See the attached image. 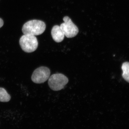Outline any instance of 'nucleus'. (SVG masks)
<instances>
[{"label": "nucleus", "mask_w": 129, "mask_h": 129, "mask_svg": "<svg viewBox=\"0 0 129 129\" xmlns=\"http://www.w3.org/2000/svg\"><path fill=\"white\" fill-rule=\"evenodd\" d=\"M51 33L52 39L56 42L59 43L64 39V35L59 25H54L52 29Z\"/></svg>", "instance_id": "obj_6"}, {"label": "nucleus", "mask_w": 129, "mask_h": 129, "mask_svg": "<svg viewBox=\"0 0 129 129\" xmlns=\"http://www.w3.org/2000/svg\"><path fill=\"white\" fill-rule=\"evenodd\" d=\"M19 44L24 51L27 53H31L37 49L38 42L35 36L24 35L20 38Z\"/></svg>", "instance_id": "obj_2"}, {"label": "nucleus", "mask_w": 129, "mask_h": 129, "mask_svg": "<svg viewBox=\"0 0 129 129\" xmlns=\"http://www.w3.org/2000/svg\"><path fill=\"white\" fill-rule=\"evenodd\" d=\"M50 73V70L47 67H39L33 72L31 79L36 84L44 83L49 79Z\"/></svg>", "instance_id": "obj_5"}, {"label": "nucleus", "mask_w": 129, "mask_h": 129, "mask_svg": "<svg viewBox=\"0 0 129 129\" xmlns=\"http://www.w3.org/2000/svg\"><path fill=\"white\" fill-rule=\"evenodd\" d=\"M122 69L123 71L122 77L125 80L129 83V62H124L122 65Z\"/></svg>", "instance_id": "obj_7"}, {"label": "nucleus", "mask_w": 129, "mask_h": 129, "mask_svg": "<svg viewBox=\"0 0 129 129\" xmlns=\"http://www.w3.org/2000/svg\"><path fill=\"white\" fill-rule=\"evenodd\" d=\"M11 96L4 88H0V102H7L11 99Z\"/></svg>", "instance_id": "obj_8"}, {"label": "nucleus", "mask_w": 129, "mask_h": 129, "mask_svg": "<svg viewBox=\"0 0 129 129\" xmlns=\"http://www.w3.org/2000/svg\"><path fill=\"white\" fill-rule=\"evenodd\" d=\"M64 22L60 25L64 36L67 38H71L75 37L79 32V29L72 22V19L68 16H65L63 18Z\"/></svg>", "instance_id": "obj_4"}, {"label": "nucleus", "mask_w": 129, "mask_h": 129, "mask_svg": "<svg viewBox=\"0 0 129 129\" xmlns=\"http://www.w3.org/2000/svg\"><path fill=\"white\" fill-rule=\"evenodd\" d=\"M46 28L45 23L39 20H32L28 21L24 24L22 31L24 35L38 36L44 33Z\"/></svg>", "instance_id": "obj_1"}, {"label": "nucleus", "mask_w": 129, "mask_h": 129, "mask_svg": "<svg viewBox=\"0 0 129 129\" xmlns=\"http://www.w3.org/2000/svg\"><path fill=\"white\" fill-rule=\"evenodd\" d=\"M68 78L62 74H56L49 77L48 84L50 88L54 91L62 89L68 83Z\"/></svg>", "instance_id": "obj_3"}, {"label": "nucleus", "mask_w": 129, "mask_h": 129, "mask_svg": "<svg viewBox=\"0 0 129 129\" xmlns=\"http://www.w3.org/2000/svg\"><path fill=\"white\" fill-rule=\"evenodd\" d=\"M3 24H4V22L3 20L2 19L0 18V28H1L3 26Z\"/></svg>", "instance_id": "obj_9"}]
</instances>
